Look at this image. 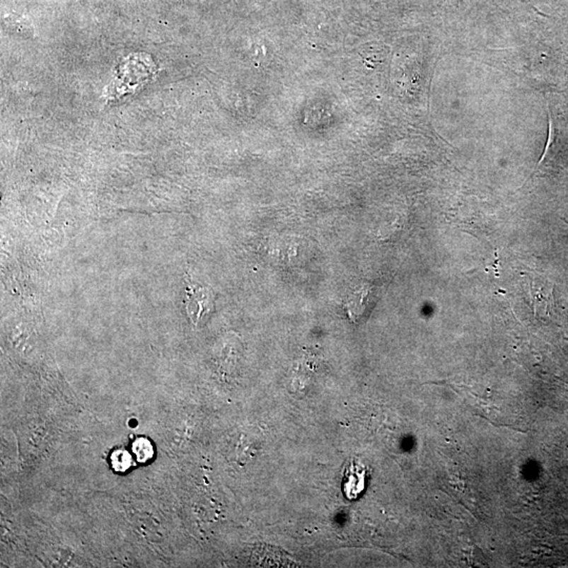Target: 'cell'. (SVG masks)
I'll return each mask as SVG.
<instances>
[{"label": "cell", "instance_id": "obj_5", "mask_svg": "<svg viewBox=\"0 0 568 568\" xmlns=\"http://www.w3.org/2000/svg\"><path fill=\"white\" fill-rule=\"evenodd\" d=\"M129 461H132V460H129V453H124V451L120 453H116L115 455H114L113 462L115 463V468H117V470H127L129 466Z\"/></svg>", "mask_w": 568, "mask_h": 568}, {"label": "cell", "instance_id": "obj_4", "mask_svg": "<svg viewBox=\"0 0 568 568\" xmlns=\"http://www.w3.org/2000/svg\"><path fill=\"white\" fill-rule=\"evenodd\" d=\"M134 451L137 455L138 460L144 462L150 459L153 455L152 446L150 442L144 439L137 440L134 444Z\"/></svg>", "mask_w": 568, "mask_h": 568}, {"label": "cell", "instance_id": "obj_2", "mask_svg": "<svg viewBox=\"0 0 568 568\" xmlns=\"http://www.w3.org/2000/svg\"><path fill=\"white\" fill-rule=\"evenodd\" d=\"M529 291L535 312L547 314L552 306V286L545 280L537 278L531 282Z\"/></svg>", "mask_w": 568, "mask_h": 568}, {"label": "cell", "instance_id": "obj_1", "mask_svg": "<svg viewBox=\"0 0 568 568\" xmlns=\"http://www.w3.org/2000/svg\"><path fill=\"white\" fill-rule=\"evenodd\" d=\"M185 303L190 320L194 325H198L202 317L213 311V291L209 287L195 286L189 284Z\"/></svg>", "mask_w": 568, "mask_h": 568}, {"label": "cell", "instance_id": "obj_3", "mask_svg": "<svg viewBox=\"0 0 568 568\" xmlns=\"http://www.w3.org/2000/svg\"><path fill=\"white\" fill-rule=\"evenodd\" d=\"M371 295H373V291L369 285H362V286L358 287L352 295H349L347 308L352 320L356 321L364 315V311L369 306Z\"/></svg>", "mask_w": 568, "mask_h": 568}]
</instances>
